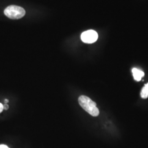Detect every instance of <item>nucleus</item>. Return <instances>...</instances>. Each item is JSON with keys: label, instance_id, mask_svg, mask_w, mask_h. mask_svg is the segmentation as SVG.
<instances>
[{"label": "nucleus", "instance_id": "nucleus-5", "mask_svg": "<svg viewBox=\"0 0 148 148\" xmlns=\"http://www.w3.org/2000/svg\"><path fill=\"white\" fill-rule=\"evenodd\" d=\"M141 97L143 99H147L148 98V83L144 86L140 92Z\"/></svg>", "mask_w": 148, "mask_h": 148}, {"label": "nucleus", "instance_id": "nucleus-3", "mask_svg": "<svg viewBox=\"0 0 148 148\" xmlns=\"http://www.w3.org/2000/svg\"><path fill=\"white\" fill-rule=\"evenodd\" d=\"M98 35L97 32L93 30H89L84 32L81 35V40L86 43H93L97 40Z\"/></svg>", "mask_w": 148, "mask_h": 148}, {"label": "nucleus", "instance_id": "nucleus-2", "mask_svg": "<svg viewBox=\"0 0 148 148\" xmlns=\"http://www.w3.org/2000/svg\"><path fill=\"white\" fill-rule=\"evenodd\" d=\"M4 13L5 16L10 19H19L25 16V11L21 7L11 5L5 8L4 11Z\"/></svg>", "mask_w": 148, "mask_h": 148}, {"label": "nucleus", "instance_id": "nucleus-9", "mask_svg": "<svg viewBox=\"0 0 148 148\" xmlns=\"http://www.w3.org/2000/svg\"><path fill=\"white\" fill-rule=\"evenodd\" d=\"M5 101V104H7V103H8L9 102V101H8V99H5V101Z\"/></svg>", "mask_w": 148, "mask_h": 148}, {"label": "nucleus", "instance_id": "nucleus-7", "mask_svg": "<svg viewBox=\"0 0 148 148\" xmlns=\"http://www.w3.org/2000/svg\"><path fill=\"white\" fill-rule=\"evenodd\" d=\"M8 108H9V106L8 104H5V105H3V109H5V110H8Z\"/></svg>", "mask_w": 148, "mask_h": 148}, {"label": "nucleus", "instance_id": "nucleus-4", "mask_svg": "<svg viewBox=\"0 0 148 148\" xmlns=\"http://www.w3.org/2000/svg\"><path fill=\"white\" fill-rule=\"evenodd\" d=\"M132 71L133 77L135 80H136L137 81H140L142 78L144 76V73L139 69L133 68Z\"/></svg>", "mask_w": 148, "mask_h": 148}, {"label": "nucleus", "instance_id": "nucleus-1", "mask_svg": "<svg viewBox=\"0 0 148 148\" xmlns=\"http://www.w3.org/2000/svg\"><path fill=\"white\" fill-rule=\"evenodd\" d=\"M79 103L80 106L90 115L95 117L99 115V111L96 103L89 97L85 95L80 96L79 98Z\"/></svg>", "mask_w": 148, "mask_h": 148}, {"label": "nucleus", "instance_id": "nucleus-8", "mask_svg": "<svg viewBox=\"0 0 148 148\" xmlns=\"http://www.w3.org/2000/svg\"><path fill=\"white\" fill-rule=\"evenodd\" d=\"M0 148H9L5 145H0Z\"/></svg>", "mask_w": 148, "mask_h": 148}, {"label": "nucleus", "instance_id": "nucleus-6", "mask_svg": "<svg viewBox=\"0 0 148 148\" xmlns=\"http://www.w3.org/2000/svg\"><path fill=\"white\" fill-rule=\"evenodd\" d=\"M3 110V105L0 103V113H1Z\"/></svg>", "mask_w": 148, "mask_h": 148}]
</instances>
